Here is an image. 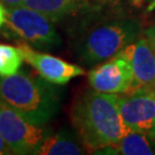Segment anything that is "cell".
I'll return each mask as SVG.
<instances>
[{
	"mask_svg": "<svg viewBox=\"0 0 155 155\" xmlns=\"http://www.w3.org/2000/svg\"><path fill=\"white\" fill-rule=\"evenodd\" d=\"M155 8V0H150V4H148V11H153Z\"/></svg>",
	"mask_w": 155,
	"mask_h": 155,
	"instance_id": "obj_18",
	"label": "cell"
},
{
	"mask_svg": "<svg viewBox=\"0 0 155 155\" xmlns=\"http://www.w3.org/2000/svg\"><path fill=\"white\" fill-rule=\"evenodd\" d=\"M24 61L21 48L0 44V77H9L18 72Z\"/></svg>",
	"mask_w": 155,
	"mask_h": 155,
	"instance_id": "obj_13",
	"label": "cell"
},
{
	"mask_svg": "<svg viewBox=\"0 0 155 155\" xmlns=\"http://www.w3.org/2000/svg\"><path fill=\"white\" fill-rule=\"evenodd\" d=\"M153 141H155L154 139L148 137L147 134L131 130L117 144L105 148L99 153L122 155H153L155 154V148L152 144Z\"/></svg>",
	"mask_w": 155,
	"mask_h": 155,
	"instance_id": "obj_12",
	"label": "cell"
},
{
	"mask_svg": "<svg viewBox=\"0 0 155 155\" xmlns=\"http://www.w3.org/2000/svg\"><path fill=\"white\" fill-rule=\"evenodd\" d=\"M154 91H155V90H154Z\"/></svg>",
	"mask_w": 155,
	"mask_h": 155,
	"instance_id": "obj_20",
	"label": "cell"
},
{
	"mask_svg": "<svg viewBox=\"0 0 155 155\" xmlns=\"http://www.w3.org/2000/svg\"><path fill=\"white\" fill-rule=\"evenodd\" d=\"M85 147L68 132H58L46 136L39 144L35 155H79L84 154Z\"/></svg>",
	"mask_w": 155,
	"mask_h": 155,
	"instance_id": "obj_11",
	"label": "cell"
},
{
	"mask_svg": "<svg viewBox=\"0 0 155 155\" xmlns=\"http://www.w3.org/2000/svg\"><path fill=\"white\" fill-rule=\"evenodd\" d=\"M23 5L43 13L54 23L70 27L106 9L116 7L115 0H24Z\"/></svg>",
	"mask_w": 155,
	"mask_h": 155,
	"instance_id": "obj_6",
	"label": "cell"
},
{
	"mask_svg": "<svg viewBox=\"0 0 155 155\" xmlns=\"http://www.w3.org/2000/svg\"><path fill=\"white\" fill-rule=\"evenodd\" d=\"M91 89L111 94L130 93L133 86L131 64L121 53L107 60L104 64L91 69L87 74Z\"/></svg>",
	"mask_w": 155,
	"mask_h": 155,
	"instance_id": "obj_8",
	"label": "cell"
},
{
	"mask_svg": "<svg viewBox=\"0 0 155 155\" xmlns=\"http://www.w3.org/2000/svg\"><path fill=\"white\" fill-rule=\"evenodd\" d=\"M134 1H136V0H134ZM137 1H143V0H137Z\"/></svg>",
	"mask_w": 155,
	"mask_h": 155,
	"instance_id": "obj_19",
	"label": "cell"
},
{
	"mask_svg": "<svg viewBox=\"0 0 155 155\" xmlns=\"http://www.w3.org/2000/svg\"><path fill=\"white\" fill-rule=\"evenodd\" d=\"M120 53L132 68L133 86L130 93L138 90H155V51L150 39L138 38Z\"/></svg>",
	"mask_w": 155,
	"mask_h": 155,
	"instance_id": "obj_10",
	"label": "cell"
},
{
	"mask_svg": "<svg viewBox=\"0 0 155 155\" xmlns=\"http://www.w3.org/2000/svg\"><path fill=\"white\" fill-rule=\"evenodd\" d=\"M77 60L93 66L109 60L134 43L141 27L137 18L127 16L113 7L85 18L71 27Z\"/></svg>",
	"mask_w": 155,
	"mask_h": 155,
	"instance_id": "obj_1",
	"label": "cell"
},
{
	"mask_svg": "<svg viewBox=\"0 0 155 155\" xmlns=\"http://www.w3.org/2000/svg\"><path fill=\"white\" fill-rule=\"evenodd\" d=\"M7 11H8V7L0 1V28L6 24V21H7Z\"/></svg>",
	"mask_w": 155,
	"mask_h": 155,
	"instance_id": "obj_14",
	"label": "cell"
},
{
	"mask_svg": "<svg viewBox=\"0 0 155 155\" xmlns=\"http://www.w3.org/2000/svg\"><path fill=\"white\" fill-rule=\"evenodd\" d=\"M7 31L33 48H53L61 44L55 23L43 13L25 5L8 7Z\"/></svg>",
	"mask_w": 155,
	"mask_h": 155,
	"instance_id": "obj_4",
	"label": "cell"
},
{
	"mask_svg": "<svg viewBox=\"0 0 155 155\" xmlns=\"http://www.w3.org/2000/svg\"><path fill=\"white\" fill-rule=\"evenodd\" d=\"M123 121L132 131L147 134L155 140V91L138 90L118 97Z\"/></svg>",
	"mask_w": 155,
	"mask_h": 155,
	"instance_id": "obj_7",
	"label": "cell"
},
{
	"mask_svg": "<svg viewBox=\"0 0 155 155\" xmlns=\"http://www.w3.org/2000/svg\"><path fill=\"white\" fill-rule=\"evenodd\" d=\"M71 122L85 150L92 153L114 146L131 131L123 121L117 94L93 89L75 100Z\"/></svg>",
	"mask_w": 155,
	"mask_h": 155,
	"instance_id": "obj_2",
	"label": "cell"
},
{
	"mask_svg": "<svg viewBox=\"0 0 155 155\" xmlns=\"http://www.w3.org/2000/svg\"><path fill=\"white\" fill-rule=\"evenodd\" d=\"M9 154H13V153H12L11 148L8 147V145L6 144L4 137L0 133V155H9Z\"/></svg>",
	"mask_w": 155,
	"mask_h": 155,
	"instance_id": "obj_15",
	"label": "cell"
},
{
	"mask_svg": "<svg viewBox=\"0 0 155 155\" xmlns=\"http://www.w3.org/2000/svg\"><path fill=\"white\" fill-rule=\"evenodd\" d=\"M0 133L12 153L16 155L33 154L47 136L41 125L28 118L0 100Z\"/></svg>",
	"mask_w": 155,
	"mask_h": 155,
	"instance_id": "obj_5",
	"label": "cell"
},
{
	"mask_svg": "<svg viewBox=\"0 0 155 155\" xmlns=\"http://www.w3.org/2000/svg\"><path fill=\"white\" fill-rule=\"evenodd\" d=\"M145 33H146V37L150 39V44H152V46H153V48L155 51V24H153L152 27L147 29L145 31Z\"/></svg>",
	"mask_w": 155,
	"mask_h": 155,
	"instance_id": "obj_16",
	"label": "cell"
},
{
	"mask_svg": "<svg viewBox=\"0 0 155 155\" xmlns=\"http://www.w3.org/2000/svg\"><path fill=\"white\" fill-rule=\"evenodd\" d=\"M0 100L41 127L59 109V97L52 83L27 72L0 77Z\"/></svg>",
	"mask_w": 155,
	"mask_h": 155,
	"instance_id": "obj_3",
	"label": "cell"
},
{
	"mask_svg": "<svg viewBox=\"0 0 155 155\" xmlns=\"http://www.w3.org/2000/svg\"><path fill=\"white\" fill-rule=\"evenodd\" d=\"M17 46L22 51L24 61L32 67L39 76L52 84L63 85L72 78L85 74V70L81 66L67 62L44 52H38L25 41L17 40Z\"/></svg>",
	"mask_w": 155,
	"mask_h": 155,
	"instance_id": "obj_9",
	"label": "cell"
},
{
	"mask_svg": "<svg viewBox=\"0 0 155 155\" xmlns=\"http://www.w3.org/2000/svg\"><path fill=\"white\" fill-rule=\"evenodd\" d=\"M4 2L7 7H14V6H20L24 4V0H0Z\"/></svg>",
	"mask_w": 155,
	"mask_h": 155,
	"instance_id": "obj_17",
	"label": "cell"
}]
</instances>
